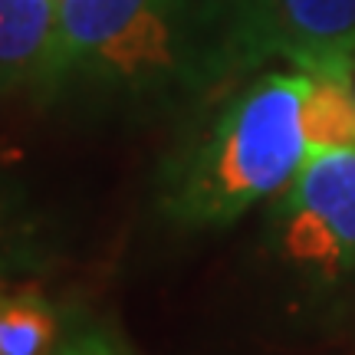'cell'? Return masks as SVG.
I'll list each match as a JSON object with an SVG mask.
<instances>
[{"label":"cell","instance_id":"1","mask_svg":"<svg viewBox=\"0 0 355 355\" xmlns=\"http://www.w3.org/2000/svg\"><path fill=\"white\" fill-rule=\"evenodd\" d=\"M309 86L306 73H266L241 86L165 175L168 214L220 227L290 188L313 155L303 122Z\"/></svg>","mask_w":355,"mask_h":355},{"label":"cell","instance_id":"2","mask_svg":"<svg viewBox=\"0 0 355 355\" xmlns=\"http://www.w3.org/2000/svg\"><path fill=\"white\" fill-rule=\"evenodd\" d=\"M198 0H63L53 99L109 105L201 96Z\"/></svg>","mask_w":355,"mask_h":355},{"label":"cell","instance_id":"3","mask_svg":"<svg viewBox=\"0 0 355 355\" xmlns=\"http://www.w3.org/2000/svg\"><path fill=\"white\" fill-rule=\"evenodd\" d=\"M204 92L266 63L313 79L352 83L355 0H198Z\"/></svg>","mask_w":355,"mask_h":355},{"label":"cell","instance_id":"4","mask_svg":"<svg viewBox=\"0 0 355 355\" xmlns=\"http://www.w3.org/2000/svg\"><path fill=\"white\" fill-rule=\"evenodd\" d=\"M270 237L309 277H355V148L309 155L270 214Z\"/></svg>","mask_w":355,"mask_h":355},{"label":"cell","instance_id":"5","mask_svg":"<svg viewBox=\"0 0 355 355\" xmlns=\"http://www.w3.org/2000/svg\"><path fill=\"white\" fill-rule=\"evenodd\" d=\"M56 63H60V0H0L3 89L53 99Z\"/></svg>","mask_w":355,"mask_h":355},{"label":"cell","instance_id":"6","mask_svg":"<svg viewBox=\"0 0 355 355\" xmlns=\"http://www.w3.org/2000/svg\"><path fill=\"white\" fill-rule=\"evenodd\" d=\"M309 152L355 148V92L352 83L313 79L303 105Z\"/></svg>","mask_w":355,"mask_h":355},{"label":"cell","instance_id":"7","mask_svg":"<svg viewBox=\"0 0 355 355\" xmlns=\"http://www.w3.org/2000/svg\"><path fill=\"white\" fill-rule=\"evenodd\" d=\"M60 345L56 313L33 293L3 296L0 306V355H53Z\"/></svg>","mask_w":355,"mask_h":355},{"label":"cell","instance_id":"8","mask_svg":"<svg viewBox=\"0 0 355 355\" xmlns=\"http://www.w3.org/2000/svg\"><path fill=\"white\" fill-rule=\"evenodd\" d=\"M53 355H132V352L115 339L112 332L99 329V326H83V329L69 332L63 343L56 345Z\"/></svg>","mask_w":355,"mask_h":355},{"label":"cell","instance_id":"9","mask_svg":"<svg viewBox=\"0 0 355 355\" xmlns=\"http://www.w3.org/2000/svg\"><path fill=\"white\" fill-rule=\"evenodd\" d=\"M60 3H63V0H60Z\"/></svg>","mask_w":355,"mask_h":355}]
</instances>
